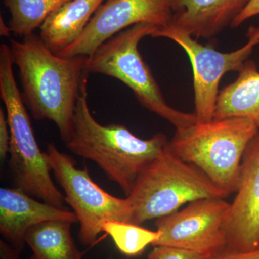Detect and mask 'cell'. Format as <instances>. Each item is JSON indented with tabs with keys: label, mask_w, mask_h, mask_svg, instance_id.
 <instances>
[{
	"label": "cell",
	"mask_w": 259,
	"mask_h": 259,
	"mask_svg": "<svg viewBox=\"0 0 259 259\" xmlns=\"http://www.w3.org/2000/svg\"><path fill=\"white\" fill-rule=\"evenodd\" d=\"M10 55L18 69L22 97L37 120L54 122L66 142L72 131L87 56L61 57L32 33L10 40Z\"/></svg>",
	"instance_id": "6da1fadb"
},
{
	"label": "cell",
	"mask_w": 259,
	"mask_h": 259,
	"mask_svg": "<svg viewBox=\"0 0 259 259\" xmlns=\"http://www.w3.org/2000/svg\"><path fill=\"white\" fill-rule=\"evenodd\" d=\"M87 85L85 76L72 131L65 145L74 154L96 163L127 197L140 175L161 154L168 140L162 133L148 139H140L125 125L99 123L89 107Z\"/></svg>",
	"instance_id": "7a4b0ae2"
},
{
	"label": "cell",
	"mask_w": 259,
	"mask_h": 259,
	"mask_svg": "<svg viewBox=\"0 0 259 259\" xmlns=\"http://www.w3.org/2000/svg\"><path fill=\"white\" fill-rule=\"evenodd\" d=\"M258 132V127L246 119L213 118L176 129L168 147L229 196L236 193L242 160Z\"/></svg>",
	"instance_id": "3957f363"
},
{
	"label": "cell",
	"mask_w": 259,
	"mask_h": 259,
	"mask_svg": "<svg viewBox=\"0 0 259 259\" xmlns=\"http://www.w3.org/2000/svg\"><path fill=\"white\" fill-rule=\"evenodd\" d=\"M228 196L199 168L172 152L168 143L141 173L127 197L132 209L130 223L141 226L177 212L194 201Z\"/></svg>",
	"instance_id": "277c9868"
},
{
	"label": "cell",
	"mask_w": 259,
	"mask_h": 259,
	"mask_svg": "<svg viewBox=\"0 0 259 259\" xmlns=\"http://www.w3.org/2000/svg\"><path fill=\"white\" fill-rule=\"evenodd\" d=\"M158 27L139 23L116 34L102 44L93 54L87 56L85 73L111 76L132 90L138 102L168 121L176 129L197 122L194 113L180 111L168 105L162 95L148 65L139 51V42L151 36Z\"/></svg>",
	"instance_id": "5b68a950"
},
{
	"label": "cell",
	"mask_w": 259,
	"mask_h": 259,
	"mask_svg": "<svg viewBox=\"0 0 259 259\" xmlns=\"http://www.w3.org/2000/svg\"><path fill=\"white\" fill-rule=\"evenodd\" d=\"M0 96L9 124L10 169L16 188L55 207L65 208V197L51 178L45 153L40 151L21 93L15 81L9 46L0 47Z\"/></svg>",
	"instance_id": "8992f818"
},
{
	"label": "cell",
	"mask_w": 259,
	"mask_h": 259,
	"mask_svg": "<svg viewBox=\"0 0 259 259\" xmlns=\"http://www.w3.org/2000/svg\"><path fill=\"white\" fill-rule=\"evenodd\" d=\"M46 158L65 193V201L74 210L80 225L81 244H92L110 221L131 222L132 209L127 197L118 198L104 190L90 177L88 168L79 169L75 160L54 144L47 145Z\"/></svg>",
	"instance_id": "52a82bcc"
},
{
	"label": "cell",
	"mask_w": 259,
	"mask_h": 259,
	"mask_svg": "<svg viewBox=\"0 0 259 259\" xmlns=\"http://www.w3.org/2000/svg\"><path fill=\"white\" fill-rule=\"evenodd\" d=\"M152 37L169 39L188 56L193 71L194 114L197 122H207L214 118L220 82L223 76L229 71L238 72L259 46V26L250 25L244 45L227 53L203 45L171 25L158 28Z\"/></svg>",
	"instance_id": "ba28073f"
},
{
	"label": "cell",
	"mask_w": 259,
	"mask_h": 259,
	"mask_svg": "<svg viewBox=\"0 0 259 259\" xmlns=\"http://www.w3.org/2000/svg\"><path fill=\"white\" fill-rule=\"evenodd\" d=\"M230 205L224 198L201 199L158 218L155 226L160 236L153 246L175 247L217 256L227 246Z\"/></svg>",
	"instance_id": "9c48e42d"
},
{
	"label": "cell",
	"mask_w": 259,
	"mask_h": 259,
	"mask_svg": "<svg viewBox=\"0 0 259 259\" xmlns=\"http://www.w3.org/2000/svg\"><path fill=\"white\" fill-rule=\"evenodd\" d=\"M175 0H107L99 8L81 35L56 55L88 56L116 34L139 23L158 28L171 24Z\"/></svg>",
	"instance_id": "30bf717a"
},
{
	"label": "cell",
	"mask_w": 259,
	"mask_h": 259,
	"mask_svg": "<svg viewBox=\"0 0 259 259\" xmlns=\"http://www.w3.org/2000/svg\"><path fill=\"white\" fill-rule=\"evenodd\" d=\"M226 231L225 250L246 251L259 247V132L250 141L242 160Z\"/></svg>",
	"instance_id": "8fae6325"
},
{
	"label": "cell",
	"mask_w": 259,
	"mask_h": 259,
	"mask_svg": "<svg viewBox=\"0 0 259 259\" xmlns=\"http://www.w3.org/2000/svg\"><path fill=\"white\" fill-rule=\"evenodd\" d=\"M52 221L78 223L67 209L39 202L18 188L0 189V233L15 248L23 250L29 229Z\"/></svg>",
	"instance_id": "7c38bea8"
},
{
	"label": "cell",
	"mask_w": 259,
	"mask_h": 259,
	"mask_svg": "<svg viewBox=\"0 0 259 259\" xmlns=\"http://www.w3.org/2000/svg\"><path fill=\"white\" fill-rule=\"evenodd\" d=\"M250 0H175L169 25L195 39L216 36L243 11Z\"/></svg>",
	"instance_id": "4fadbf2b"
},
{
	"label": "cell",
	"mask_w": 259,
	"mask_h": 259,
	"mask_svg": "<svg viewBox=\"0 0 259 259\" xmlns=\"http://www.w3.org/2000/svg\"><path fill=\"white\" fill-rule=\"evenodd\" d=\"M105 0H70L48 17L40 28L46 47L57 54L82 33Z\"/></svg>",
	"instance_id": "5bb4252c"
},
{
	"label": "cell",
	"mask_w": 259,
	"mask_h": 259,
	"mask_svg": "<svg viewBox=\"0 0 259 259\" xmlns=\"http://www.w3.org/2000/svg\"><path fill=\"white\" fill-rule=\"evenodd\" d=\"M241 117L259 130V70L254 61H245L236 81L218 95L214 118Z\"/></svg>",
	"instance_id": "9a60e30c"
},
{
	"label": "cell",
	"mask_w": 259,
	"mask_h": 259,
	"mask_svg": "<svg viewBox=\"0 0 259 259\" xmlns=\"http://www.w3.org/2000/svg\"><path fill=\"white\" fill-rule=\"evenodd\" d=\"M72 224L69 221H48L29 229L25 242L32 250L31 259H81L83 253L71 236Z\"/></svg>",
	"instance_id": "2e32d148"
},
{
	"label": "cell",
	"mask_w": 259,
	"mask_h": 259,
	"mask_svg": "<svg viewBox=\"0 0 259 259\" xmlns=\"http://www.w3.org/2000/svg\"><path fill=\"white\" fill-rule=\"evenodd\" d=\"M70 0H3L11 18L8 25L18 36L25 37L40 28L49 15Z\"/></svg>",
	"instance_id": "e0dca14e"
},
{
	"label": "cell",
	"mask_w": 259,
	"mask_h": 259,
	"mask_svg": "<svg viewBox=\"0 0 259 259\" xmlns=\"http://www.w3.org/2000/svg\"><path fill=\"white\" fill-rule=\"evenodd\" d=\"M103 232L111 237L117 249L127 256H137L146 247L154 244L160 236L158 231H151L140 225L122 221L105 223Z\"/></svg>",
	"instance_id": "ac0fdd59"
},
{
	"label": "cell",
	"mask_w": 259,
	"mask_h": 259,
	"mask_svg": "<svg viewBox=\"0 0 259 259\" xmlns=\"http://www.w3.org/2000/svg\"><path fill=\"white\" fill-rule=\"evenodd\" d=\"M215 257L212 255L163 245L153 246V249L148 255V259H214Z\"/></svg>",
	"instance_id": "d6986e66"
},
{
	"label": "cell",
	"mask_w": 259,
	"mask_h": 259,
	"mask_svg": "<svg viewBox=\"0 0 259 259\" xmlns=\"http://www.w3.org/2000/svg\"><path fill=\"white\" fill-rule=\"evenodd\" d=\"M11 134L7 115L3 108H0V158L4 161L9 154Z\"/></svg>",
	"instance_id": "ffe728a7"
},
{
	"label": "cell",
	"mask_w": 259,
	"mask_h": 259,
	"mask_svg": "<svg viewBox=\"0 0 259 259\" xmlns=\"http://www.w3.org/2000/svg\"><path fill=\"white\" fill-rule=\"evenodd\" d=\"M259 15V0H250L243 11L240 13L231 24V28L241 26L249 19Z\"/></svg>",
	"instance_id": "44dd1931"
},
{
	"label": "cell",
	"mask_w": 259,
	"mask_h": 259,
	"mask_svg": "<svg viewBox=\"0 0 259 259\" xmlns=\"http://www.w3.org/2000/svg\"><path fill=\"white\" fill-rule=\"evenodd\" d=\"M214 259H259V247L246 251L225 250Z\"/></svg>",
	"instance_id": "7402d4cb"
},
{
	"label": "cell",
	"mask_w": 259,
	"mask_h": 259,
	"mask_svg": "<svg viewBox=\"0 0 259 259\" xmlns=\"http://www.w3.org/2000/svg\"><path fill=\"white\" fill-rule=\"evenodd\" d=\"M22 250L15 248L9 243L0 241V256L1 259H20Z\"/></svg>",
	"instance_id": "603a6c76"
},
{
	"label": "cell",
	"mask_w": 259,
	"mask_h": 259,
	"mask_svg": "<svg viewBox=\"0 0 259 259\" xmlns=\"http://www.w3.org/2000/svg\"><path fill=\"white\" fill-rule=\"evenodd\" d=\"M10 32H11V30H10L9 25L5 23L4 20L1 17L0 18V34L3 36L9 37Z\"/></svg>",
	"instance_id": "cb8c5ba5"
}]
</instances>
